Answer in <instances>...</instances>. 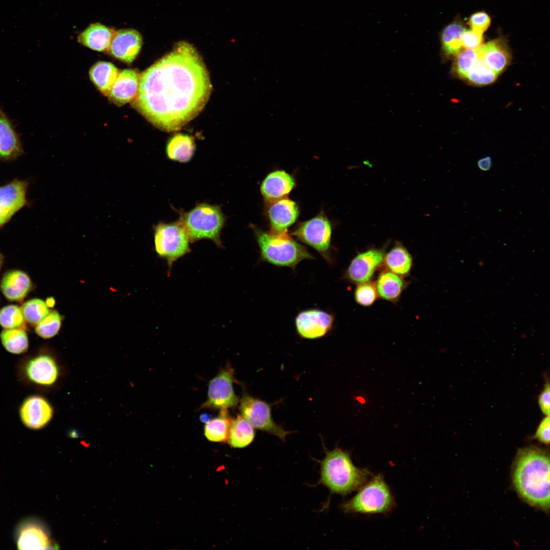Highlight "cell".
I'll use <instances>...</instances> for the list:
<instances>
[{
  "instance_id": "obj_13",
  "label": "cell",
  "mask_w": 550,
  "mask_h": 550,
  "mask_svg": "<svg viewBox=\"0 0 550 550\" xmlns=\"http://www.w3.org/2000/svg\"><path fill=\"white\" fill-rule=\"evenodd\" d=\"M334 322L332 315L317 309L301 312L295 319L298 334L302 338L309 339L319 338L332 328Z\"/></svg>"
},
{
  "instance_id": "obj_28",
  "label": "cell",
  "mask_w": 550,
  "mask_h": 550,
  "mask_svg": "<svg viewBox=\"0 0 550 550\" xmlns=\"http://www.w3.org/2000/svg\"><path fill=\"white\" fill-rule=\"evenodd\" d=\"M195 145L191 137L182 134L173 136L168 142L167 153L168 157L180 162H187L192 157Z\"/></svg>"
},
{
  "instance_id": "obj_2",
  "label": "cell",
  "mask_w": 550,
  "mask_h": 550,
  "mask_svg": "<svg viewBox=\"0 0 550 550\" xmlns=\"http://www.w3.org/2000/svg\"><path fill=\"white\" fill-rule=\"evenodd\" d=\"M512 480L519 496L531 506L549 509V457L544 450L530 446L518 450Z\"/></svg>"
},
{
  "instance_id": "obj_41",
  "label": "cell",
  "mask_w": 550,
  "mask_h": 550,
  "mask_svg": "<svg viewBox=\"0 0 550 550\" xmlns=\"http://www.w3.org/2000/svg\"><path fill=\"white\" fill-rule=\"evenodd\" d=\"M550 419L549 416H545L540 421L536 430L534 437L540 443L549 444Z\"/></svg>"
},
{
  "instance_id": "obj_29",
  "label": "cell",
  "mask_w": 550,
  "mask_h": 550,
  "mask_svg": "<svg viewBox=\"0 0 550 550\" xmlns=\"http://www.w3.org/2000/svg\"><path fill=\"white\" fill-rule=\"evenodd\" d=\"M402 279L393 272L383 271L379 276L376 288L379 296L387 300L394 301L399 297L404 288Z\"/></svg>"
},
{
  "instance_id": "obj_40",
  "label": "cell",
  "mask_w": 550,
  "mask_h": 550,
  "mask_svg": "<svg viewBox=\"0 0 550 550\" xmlns=\"http://www.w3.org/2000/svg\"><path fill=\"white\" fill-rule=\"evenodd\" d=\"M483 41L484 38L481 34L467 30L463 32L462 45L465 49H477L483 45Z\"/></svg>"
},
{
  "instance_id": "obj_26",
  "label": "cell",
  "mask_w": 550,
  "mask_h": 550,
  "mask_svg": "<svg viewBox=\"0 0 550 550\" xmlns=\"http://www.w3.org/2000/svg\"><path fill=\"white\" fill-rule=\"evenodd\" d=\"M233 418L228 409H222L218 416L207 421L204 425V435L212 442H228L230 429Z\"/></svg>"
},
{
  "instance_id": "obj_25",
  "label": "cell",
  "mask_w": 550,
  "mask_h": 550,
  "mask_svg": "<svg viewBox=\"0 0 550 550\" xmlns=\"http://www.w3.org/2000/svg\"><path fill=\"white\" fill-rule=\"evenodd\" d=\"M466 29L460 21H454L441 34L442 50L447 58L455 57L462 49V35Z\"/></svg>"
},
{
  "instance_id": "obj_22",
  "label": "cell",
  "mask_w": 550,
  "mask_h": 550,
  "mask_svg": "<svg viewBox=\"0 0 550 550\" xmlns=\"http://www.w3.org/2000/svg\"><path fill=\"white\" fill-rule=\"evenodd\" d=\"M27 183L15 180L0 186V207L10 219L26 204Z\"/></svg>"
},
{
  "instance_id": "obj_20",
  "label": "cell",
  "mask_w": 550,
  "mask_h": 550,
  "mask_svg": "<svg viewBox=\"0 0 550 550\" xmlns=\"http://www.w3.org/2000/svg\"><path fill=\"white\" fill-rule=\"evenodd\" d=\"M295 184L293 177L284 171L270 173L262 182L260 189L264 199L268 202L285 198Z\"/></svg>"
},
{
  "instance_id": "obj_15",
  "label": "cell",
  "mask_w": 550,
  "mask_h": 550,
  "mask_svg": "<svg viewBox=\"0 0 550 550\" xmlns=\"http://www.w3.org/2000/svg\"><path fill=\"white\" fill-rule=\"evenodd\" d=\"M384 255L383 250L380 249H371L358 254L348 266L346 277L354 283L368 282L383 262Z\"/></svg>"
},
{
  "instance_id": "obj_10",
  "label": "cell",
  "mask_w": 550,
  "mask_h": 550,
  "mask_svg": "<svg viewBox=\"0 0 550 550\" xmlns=\"http://www.w3.org/2000/svg\"><path fill=\"white\" fill-rule=\"evenodd\" d=\"M234 370L227 364L209 382L207 399L200 408L215 409L234 407L239 402L233 383L235 381Z\"/></svg>"
},
{
  "instance_id": "obj_5",
  "label": "cell",
  "mask_w": 550,
  "mask_h": 550,
  "mask_svg": "<svg viewBox=\"0 0 550 550\" xmlns=\"http://www.w3.org/2000/svg\"><path fill=\"white\" fill-rule=\"evenodd\" d=\"M395 505L394 498L383 476L378 474L367 481L351 499L340 507L346 513H386Z\"/></svg>"
},
{
  "instance_id": "obj_21",
  "label": "cell",
  "mask_w": 550,
  "mask_h": 550,
  "mask_svg": "<svg viewBox=\"0 0 550 550\" xmlns=\"http://www.w3.org/2000/svg\"><path fill=\"white\" fill-rule=\"evenodd\" d=\"M0 288L8 300L21 301L32 290L33 284L25 272L19 270H10L3 276Z\"/></svg>"
},
{
  "instance_id": "obj_31",
  "label": "cell",
  "mask_w": 550,
  "mask_h": 550,
  "mask_svg": "<svg viewBox=\"0 0 550 550\" xmlns=\"http://www.w3.org/2000/svg\"><path fill=\"white\" fill-rule=\"evenodd\" d=\"M0 337L4 348L12 354H23L29 348L28 337L24 329H5Z\"/></svg>"
},
{
  "instance_id": "obj_24",
  "label": "cell",
  "mask_w": 550,
  "mask_h": 550,
  "mask_svg": "<svg viewBox=\"0 0 550 550\" xmlns=\"http://www.w3.org/2000/svg\"><path fill=\"white\" fill-rule=\"evenodd\" d=\"M119 72L112 63L99 61L90 68L89 76L97 89L104 96H107Z\"/></svg>"
},
{
  "instance_id": "obj_17",
  "label": "cell",
  "mask_w": 550,
  "mask_h": 550,
  "mask_svg": "<svg viewBox=\"0 0 550 550\" xmlns=\"http://www.w3.org/2000/svg\"><path fill=\"white\" fill-rule=\"evenodd\" d=\"M140 74L133 69L120 71L107 97L118 106L132 102L139 90Z\"/></svg>"
},
{
  "instance_id": "obj_23",
  "label": "cell",
  "mask_w": 550,
  "mask_h": 550,
  "mask_svg": "<svg viewBox=\"0 0 550 550\" xmlns=\"http://www.w3.org/2000/svg\"><path fill=\"white\" fill-rule=\"evenodd\" d=\"M116 31L100 23L90 24L78 35L79 43L92 50L107 51Z\"/></svg>"
},
{
  "instance_id": "obj_18",
  "label": "cell",
  "mask_w": 550,
  "mask_h": 550,
  "mask_svg": "<svg viewBox=\"0 0 550 550\" xmlns=\"http://www.w3.org/2000/svg\"><path fill=\"white\" fill-rule=\"evenodd\" d=\"M16 542L17 548L23 550L44 549L52 546L43 527L33 520L23 522L19 526Z\"/></svg>"
},
{
  "instance_id": "obj_4",
  "label": "cell",
  "mask_w": 550,
  "mask_h": 550,
  "mask_svg": "<svg viewBox=\"0 0 550 550\" xmlns=\"http://www.w3.org/2000/svg\"><path fill=\"white\" fill-rule=\"evenodd\" d=\"M260 250L261 257L266 262L279 266L295 267L301 261L313 259L302 245L287 233L280 234L254 229Z\"/></svg>"
},
{
  "instance_id": "obj_8",
  "label": "cell",
  "mask_w": 550,
  "mask_h": 550,
  "mask_svg": "<svg viewBox=\"0 0 550 550\" xmlns=\"http://www.w3.org/2000/svg\"><path fill=\"white\" fill-rule=\"evenodd\" d=\"M154 232L156 252L167 261L169 268L178 259L190 252L188 237L179 222L159 224Z\"/></svg>"
},
{
  "instance_id": "obj_43",
  "label": "cell",
  "mask_w": 550,
  "mask_h": 550,
  "mask_svg": "<svg viewBox=\"0 0 550 550\" xmlns=\"http://www.w3.org/2000/svg\"><path fill=\"white\" fill-rule=\"evenodd\" d=\"M491 159L489 156L481 158L478 161V166L482 171H486L489 170L491 167Z\"/></svg>"
},
{
  "instance_id": "obj_16",
  "label": "cell",
  "mask_w": 550,
  "mask_h": 550,
  "mask_svg": "<svg viewBox=\"0 0 550 550\" xmlns=\"http://www.w3.org/2000/svg\"><path fill=\"white\" fill-rule=\"evenodd\" d=\"M267 212L272 233H286L287 228L296 220L299 214L297 204L293 201L283 198L268 202Z\"/></svg>"
},
{
  "instance_id": "obj_37",
  "label": "cell",
  "mask_w": 550,
  "mask_h": 550,
  "mask_svg": "<svg viewBox=\"0 0 550 550\" xmlns=\"http://www.w3.org/2000/svg\"><path fill=\"white\" fill-rule=\"evenodd\" d=\"M62 318L56 311L49 312L48 314L36 325V333L43 339H49L56 335L61 325Z\"/></svg>"
},
{
  "instance_id": "obj_44",
  "label": "cell",
  "mask_w": 550,
  "mask_h": 550,
  "mask_svg": "<svg viewBox=\"0 0 550 550\" xmlns=\"http://www.w3.org/2000/svg\"><path fill=\"white\" fill-rule=\"evenodd\" d=\"M9 220L10 219L7 216L0 207V228Z\"/></svg>"
},
{
  "instance_id": "obj_39",
  "label": "cell",
  "mask_w": 550,
  "mask_h": 550,
  "mask_svg": "<svg viewBox=\"0 0 550 550\" xmlns=\"http://www.w3.org/2000/svg\"><path fill=\"white\" fill-rule=\"evenodd\" d=\"M491 23L489 16L484 12H478L472 14L469 19L468 24L471 30L483 34Z\"/></svg>"
},
{
  "instance_id": "obj_19",
  "label": "cell",
  "mask_w": 550,
  "mask_h": 550,
  "mask_svg": "<svg viewBox=\"0 0 550 550\" xmlns=\"http://www.w3.org/2000/svg\"><path fill=\"white\" fill-rule=\"evenodd\" d=\"M479 58L489 69L499 74L509 64L510 53L503 38H498L483 44L478 49Z\"/></svg>"
},
{
  "instance_id": "obj_6",
  "label": "cell",
  "mask_w": 550,
  "mask_h": 550,
  "mask_svg": "<svg viewBox=\"0 0 550 550\" xmlns=\"http://www.w3.org/2000/svg\"><path fill=\"white\" fill-rule=\"evenodd\" d=\"M224 215L219 208L201 204L189 211L183 213L179 223L190 242L209 239L221 246L220 233L224 225Z\"/></svg>"
},
{
  "instance_id": "obj_34",
  "label": "cell",
  "mask_w": 550,
  "mask_h": 550,
  "mask_svg": "<svg viewBox=\"0 0 550 550\" xmlns=\"http://www.w3.org/2000/svg\"><path fill=\"white\" fill-rule=\"evenodd\" d=\"M25 321L21 308L16 305H8L0 310V325L5 329H25Z\"/></svg>"
},
{
  "instance_id": "obj_32",
  "label": "cell",
  "mask_w": 550,
  "mask_h": 550,
  "mask_svg": "<svg viewBox=\"0 0 550 550\" xmlns=\"http://www.w3.org/2000/svg\"><path fill=\"white\" fill-rule=\"evenodd\" d=\"M18 139L9 121L0 116V157L8 158L20 151Z\"/></svg>"
},
{
  "instance_id": "obj_35",
  "label": "cell",
  "mask_w": 550,
  "mask_h": 550,
  "mask_svg": "<svg viewBox=\"0 0 550 550\" xmlns=\"http://www.w3.org/2000/svg\"><path fill=\"white\" fill-rule=\"evenodd\" d=\"M21 309L25 320L32 325H36L49 313L45 302L39 298L25 301Z\"/></svg>"
},
{
  "instance_id": "obj_9",
  "label": "cell",
  "mask_w": 550,
  "mask_h": 550,
  "mask_svg": "<svg viewBox=\"0 0 550 550\" xmlns=\"http://www.w3.org/2000/svg\"><path fill=\"white\" fill-rule=\"evenodd\" d=\"M241 415L254 428L272 434L283 441L290 432L274 422L271 406L266 402L244 393L240 400Z\"/></svg>"
},
{
  "instance_id": "obj_12",
  "label": "cell",
  "mask_w": 550,
  "mask_h": 550,
  "mask_svg": "<svg viewBox=\"0 0 550 550\" xmlns=\"http://www.w3.org/2000/svg\"><path fill=\"white\" fill-rule=\"evenodd\" d=\"M53 414L52 406L48 400L37 394L26 397L18 409L21 423L26 428L34 430L45 427L52 419Z\"/></svg>"
},
{
  "instance_id": "obj_14",
  "label": "cell",
  "mask_w": 550,
  "mask_h": 550,
  "mask_svg": "<svg viewBox=\"0 0 550 550\" xmlns=\"http://www.w3.org/2000/svg\"><path fill=\"white\" fill-rule=\"evenodd\" d=\"M142 43V36L137 31L120 29L115 32L107 52L121 62L130 63L139 54Z\"/></svg>"
},
{
  "instance_id": "obj_38",
  "label": "cell",
  "mask_w": 550,
  "mask_h": 550,
  "mask_svg": "<svg viewBox=\"0 0 550 550\" xmlns=\"http://www.w3.org/2000/svg\"><path fill=\"white\" fill-rule=\"evenodd\" d=\"M377 291L375 286L371 282L360 283L354 292L355 301L360 305L368 306L376 300Z\"/></svg>"
},
{
  "instance_id": "obj_7",
  "label": "cell",
  "mask_w": 550,
  "mask_h": 550,
  "mask_svg": "<svg viewBox=\"0 0 550 550\" xmlns=\"http://www.w3.org/2000/svg\"><path fill=\"white\" fill-rule=\"evenodd\" d=\"M16 372L20 383L32 389L51 387L59 376L56 360L52 355L43 351L21 358L17 363Z\"/></svg>"
},
{
  "instance_id": "obj_46",
  "label": "cell",
  "mask_w": 550,
  "mask_h": 550,
  "mask_svg": "<svg viewBox=\"0 0 550 550\" xmlns=\"http://www.w3.org/2000/svg\"><path fill=\"white\" fill-rule=\"evenodd\" d=\"M3 261H4V256L0 253V271H1L2 265H3Z\"/></svg>"
},
{
  "instance_id": "obj_45",
  "label": "cell",
  "mask_w": 550,
  "mask_h": 550,
  "mask_svg": "<svg viewBox=\"0 0 550 550\" xmlns=\"http://www.w3.org/2000/svg\"><path fill=\"white\" fill-rule=\"evenodd\" d=\"M45 304L48 307L52 308L55 305V300L52 297H48L45 301Z\"/></svg>"
},
{
  "instance_id": "obj_36",
  "label": "cell",
  "mask_w": 550,
  "mask_h": 550,
  "mask_svg": "<svg viewBox=\"0 0 550 550\" xmlns=\"http://www.w3.org/2000/svg\"><path fill=\"white\" fill-rule=\"evenodd\" d=\"M455 57L452 71L459 77L465 79L469 70L479 59L478 49H462Z\"/></svg>"
},
{
  "instance_id": "obj_27",
  "label": "cell",
  "mask_w": 550,
  "mask_h": 550,
  "mask_svg": "<svg viewBox=\"0 0 550 550\" xmlns=\"http://www.w3.org/2000/svg\"><path fill=\"white\" fill-rule=\"evenodd\" d=\"M255 436L254 428L241 415L232 422L228 444L233 448H243L250 445Z\"/></svg>"
},
{
  "instance_id": "obj_42",
  "label": "cell",
  "mask_w": 550,
  "mask_h": 550,
  "mask_svg": "<svg viewBox=\"0 0 550 550\" xmlns=\"http://www.w3.org/2000/svg\"><path fill=\"white\" fill-rule=\"evenodd\" d=\"M538 404L541 412L545 416H549L550 411V387L547 380L544 388L538 396Z\"/></svg>"
},
{
  "instance_id": "obj_3",
  "label": "cell",
  "mask_w": 550,
  "mask_h": 550,
  "mask_svg": "<svg viewBox=\"0 0 550 550\" xmlns=\"http://www.w3.org/2000/svg\"><path fill=\"white\" fill-rule=\"evenodd\" d=\"M371 475L368 469L355 466L349 452L337 447L326 451L320 462L319 483L332 493L345 496L358 490Z\"/></svg>"
},
{
  "instance_id": "obj_1",
  "label": "cell",
  "mask_w": 550,
  "mask_h": 550,
  "mask_svg": "<svg viewBox=\"0 0 550 550\" xmlns=\"http://www.w3.org/2000/svg\"><path fill=\"white\" fill-rule=\"evenodd\" d=\"M212 88L202 57L181 41L140 74L132 106L156 127L175 131L201 113Z\"/></svg>"
},
{
  "instance_id": "obj_33",
  "label": "cell",
  "mask_w": 550,
  "mask_h": 550,
  "mask_svg": "<svg viewBox=\"0 0 550 550\" xmlns=\"http://www.w3.org/2000/svg\"><path fill=\"white\" fill-rule=\"evenodd\" d=\"M498 74L488 68L479 57L477 62L468 71L465 79L477 86L490 84L496 80Z\"/></svg>"
},
{
  "instance_id": "obj_11",
  "label": "cell",
  "mask_w": 550,
  "mask_h": 550,
  "mask_svg": "<svg viewBox=\"0 0 550 550\" xmlns=\"http://www.w3.org/2000/svg\"><path fill=\"white\" fill-rule=\"evenodd\" d=\"M292 234L326 258L331 243L332 228L323 213L300 223Z\"/></svg>"
},
{
  "instance_id": "obj_30",
  "label": "cell",
  "mask_w": 550,
  "mask_h": 550,
  "mask_svg": "<svg viewBox=\"0 0 550 550\" xmlns=\"http://www.w3.org/2000/svg\"><path fill=\"white\" fill-rule=\"evenodd\" d=\"M383 261L391 272L404 276L409 272L413 261L411 255L403 246L397 245L384 255Z\"/></svg>"
}]
</instances>
